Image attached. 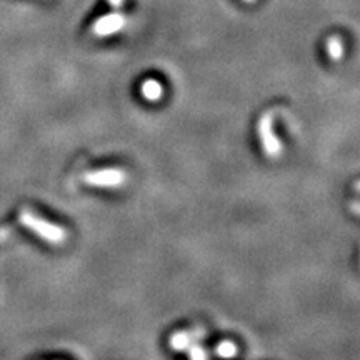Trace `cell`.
<instances>
[{
    "label": "cell",
    "mask_w": 360,
    "mask_h": 360,
    "mask_svg": "<svg viewBox=\"0 0 360 360\" xmlns=\"http://www.w3.org/2000/svg\"><path fill=\"white\" fill-rule=\"evenodd\" d=\"M20 222L29 227L30 231H34L37 236L44 237L47 242H52V244H60L62 238H64V231L58 229L57 225H52L45 220L35 217L34 214L30 212H22L20 214Z\"/></svg>",
    "instance_id": "1"
},
{
    "label": "cell",
    "mask_w": 360,
    "mask_h": 360,
    "mask_svg": "<svg viewBox=\"0 0 360 360\" xmlns=\"http://www.w3.org/2000/svg\"><path fill=\"white\" fill-rule=\"evenodd\" d=\"M125 24H127V19H125L122 13H109V15L102 17V19H98L96 22V25H94V34H96L97 37H107V35H112L119 32V30H122Z\"/></svg>",
    "instance_id": "2"
},
{
    "label": "cell",
    "mask_w": 360,
    "mask_h": 360,
    "mask_svg": "<svg viewBox=\"0 0 360 360\" xmlns=\"http://www.w3.org/2000/svg\"><path fill=\"white\" fill-rule=\"evenodd\" d=\"M89 184H92V186H101V187H115V186H120V184L125 180V175L122 170H115V169H110V170H102V172H96V174H89L87 177H85Z\"/></svg>",
    "instance_id": "3"
},
{
    "label": "cell",
    "mask_w": 360,
    "mask_h": 360,
    "mask_svg": "<svg viewBox=\"0 0 360 360\" xmlns=\"http://www.w3.org/2000/svg\"><path fill=\"white\" fill-rule=\"evenodd\" d=\"M260 137H262L264 148H265V152H267V154L277 155L278 152L282 150L281 143H278L277 137L274 135L272 129H270V119H269V117H264L262 124H260Z\"/></svg>",
    "instance_id": "4"
},
{
    "label": "cell",
    "mask_w": 360,
    "mask_h": 360,
    "mask_svg": "<svg viewBox=\"0 0 360 360\" xmlns=\"http://www.w3.org/2000/svg\"><path fill=\"white\" fill-rule=\"evenodd\" d=\"M142 96L143 98H147V101L155 102L164 96V87H162L157 80H146V82L142 84Z\"/></svg>",
    "instance_id": "5"
},
{
    "label": "cell",
    "mask_w": 360,
    "mask_h": 360,
    "mask_svg": "<svg viewBox=\"0 0 360 360\" xmlns=\"http://www.w3.org/2000/svg\"><path fill=\"white\" fill-rule=\"evenodd\" d=\"M327 53L332 60H340L344 56V45L339 37H330L327 42Z\"/></svg>",
    "instance_id": "6"
},
{
    "label": "cell",
    "mask_w": 360,
    "mask_h": 360,
    "mask_svg": "<svg viewBox=\"0 0 360 360\" xmlns=\"http://www.w3.org/2000/svg\"><path fill=\"white\" fill-rule=\"evenodd\" d=\"M236 352H237V349L232 342H222L217 349V354L222 355V357H233Z\"/></svg>",
    "instance_id": "7"
},
{
    "label": "cell",
    "mask_w": 360,
    "mask_h": 360,
    "mask_svg": "<svg viewBox=\"0 0 360 360\" xmlns=\"http://www.w3.org/2000/svg\"><path fill=\"white\" fill-rule=\"evenodd\" d=\"M109 4H110V7L120 8L124 6V0H109Z\"/></svg>",
    "instance_id": "8"
},
{
    "label": "cell",
    "mask_w": 360,
    "mask_h": 360,
    "mask_svg": "<svg viewBox=\"0 0 360 360\" xmlns=\"http://www.w3.org/2000/svg\"><path fill=\"white\" fill-rule=\"evenodd\" d=\"M244 2H247V4H250V2H255V0H244Z\"/></svg>",
    "instance_id": "9"
}]
</instances>
